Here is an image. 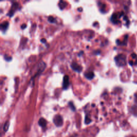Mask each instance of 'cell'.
<instances>
[{"label":"cell","mask_w":137,"mask_h":137,"mask_svg":"<svg viewBox=\"0 0 137 137\" xmlns=\"http://www.w3.org/2000/svg\"><path fill=\"white\" fill-rule=\"evenodd\" d=\"M115 61L118 66H123L126 64V57L123 54H119L115 57Z\"/></svg>","instance_id":"cell-1"},{"label":"cell","mask_w":137,"mask_h":137,"mask_svg":"<svg viewBox=\"0 0 137 137\" xmlns=\"http://www.w3.org/2000/svg\"><path fill=\"white\" fill-rule=\"evenodd\" d=\"M53 122L54 124L57 127L62 126L63 124V119L62 117L60 115H55L53 118Z\"/></svg>","instance_id":"cell-2"},{"label":"cell","mask_w":137,"mask_h":137,"mask_svg":"<svg viewBox=\"0 0 137 137\" xmlns=\"http://www.w3.org/2000/svg\"><path fill=\"white\" fill-rule=\"evenodd\" d=\"M18 8H19V4L17 2H14L12 4L11 8V9L10 10L9 12H8V15L10 17H11L12 16H13L15 12L18 10Z\"/></svg>","instance_id":"cell-3"},{"label":"cell","mask_w":137,"mask_h":137,"mask_svg":"<svg viewBox=\"0 0 137 137\" xmlns=\"http://www.w3.org/2000/svg\"><path fill=\"white\" fill-rule=\"evenodd\" d=\"M71 67L72 69L74 70L75 72H77L78 73H80L82 71L83 68L82 66L78 64L77 63L75 62H72L71 64Z\"/></svg>","instance_id":"cell-4"},{"label":"cell","mask_w":137,"mask_h":137,"mask_svg":"<svg viewBox=\"0 0 137 137\" xmlns=\"http://www.w3.org/2000/svg\"><path fill=\"white\" fill-rule=\"evenodd\" d=\"M70 85V82H69V77L68 75H64L63 78V89L64 90H65L68 88L69 86Z\"/></svg>","instance_id":"cell-5"},{"label":"cell","mask_w":137,"mask_h":137,"mask_svg":"<svg viewBox=\"0 0 137 137\" xmlns=\"http://www.w3.org/2000/svg\"><path fill=\"white\" fill-rule=\"evenodd\" d=\"M46 68V63L43 62H41L40 64H39V65L38 70V72H37V74H36V75H37L38 74H41V72H42L44 70V69H45Z\"/></svg>","instance_id":"cell-6"},{"label":"cell","mask_w":137,"mask_h":137,"mask_svg":"<svg viewBox=\"0 0 137 137\" xmlns=\"http://www.w3.org/2000/svg\"><path fill=\"white\" fill-rule=\"evenodd\" d=\"M85 78L86 79H87L88 80H92L95 77V74H94L93 72H86L84 74Z\"/></svg>","instance_id":"cell-7"},{"label":"cell","mask_w":137,"mask_h":137,"mask_svg":"<svg viewBox=\"0 0 137 137\" xmlns=\"http://www.w3.org/2000/svg\"><path fill=\"white\" fill-rule=\"evenodd\" d=\"M118 15L116 13H114L113 15L111 16V21H112V23L114 24H117L119 23V21H118ZM119 18V17H118Z\"/></svg>","instance_id":"cell-8"},{"label":"cell","mask_w":137,"mask_h":137,"mask_svg":"<svg viewBox=\"0 0 137 137\" xmlns=\"http://www.w3.org/2000/svg\"><path fill=\"white\" fill-rule=\"evenodd\" d=\"M38 123H39V125H40L41 127L44 128V127H46L47 123V121L45 119L43 118H41L39 120Z\"/></svg>","instance_id":"cell-9"},{"label":"cell","mask_w":137,"mask_h":137,"mask_svg":"<svg viewBox=\"0 0 137 137\" xmlns=\"http://www.w3.org/2000/svg\"><path fill=\"white\" fill-rule=\"evenodd\" d=\"M9 26V23L8 21L3 22L2 23L0 24V30L2 31H5L8 29Z\"/></svg>","instance_id":"cell-10"},{"label":"cell","mask_w":137,"mask_h":137,"mask_svg":"<svg viewBox=\"0 0 137 137\" xmlns=\"http://www.w3.org/2000/svg\"><path fill=\"white\" fill-rule=\"evenodd\" d=\"M67 6V3L63 1H60L58 3V7L61 10H63Z\"/></svg>","instance_id":"cell-11"},{"label":"cell","mask_w":137,"mask_h":137,"mask_svg":"<svg viewBox=\"0 0 137 137\" xmlns=\"http://www.w3.org/2000/svg\"><path fill=\"white\" fill-rule=\"evenodd\" d=\"M9 122L8 121H7L5 122V123L4 125V126H3V131L4 132H7L8 129H9Z\"/></svg>","instance_id":"cell-12"},{"label":"cell","mask_w":137,"mask_h":137,"mask_svg":"<svg viewBox=\"0 0 137 137\" xmlns=\"http://www.w3.org/2000/svg\"><path fill=\"white\" fill-rule=\"evenodd\" d=\"M48 21L49 23H56V19L53 17V16H49L48 18Z\"/></svg>","instance_id":"cell-13"},{"label":"cell","mask_w":137,"mask_h":137,"mask_svg":"<svg viewBox=\"0 0 137 137\" xmlns=\"http://www.w3.org/2000/svg\"><path fill=\"white\" fill-rule=\"evenodd\" d=\"M69 105L70 108V109L72 111H75V106L74 105L73 102H69Z\"/></svg>","instance_id":"cell-14"},{"label":"cell","mask_w":137,"mask_h":137,"mask_svg":"<svg viewBox=\"0 0 137 137\" xmlns=\"http://www.w3.org/2000/svg\"><path fill=\"white\" fill-rule=\"evenodd\" d=\"M91 122H92V120L90 118H89V117L87 115H86V117H85V124H88L90 123Z\"/></svg>","instance_id":"cell-15"},{"label":"cell","mask_w":137,"mask_h":137,"mask_svg":"<svg viewBox=\"0 0 137 137\" xmlns=\"http://www.w3.org/2000/svg\"><path fill=\"white\" fill-rule=\"evenodd\" d=\"M4 58L5 60L7 61H10L11 60H12V57L9 56H7V55H5L4 56Z\"/></svg>","instance_id":"cell-16"},{"label":"cell","mask_w":137,"mask_h":137,"mask_svg":"<svg viewBox=\"0 0 137 137\" xmlns=\"http://www.w3.org/2000/svg\"><path fill=\"white\" fill-rule=\"evenodd\" d=\"M131 56H132V58H137V54H135V53H133V54H131Z\"/></svg>","instance_id":"cell-17"},{"label":"cell","mask_w":137,"mask_h":137,"mask_svg":"<svg viewBox=\"0 0 137 137\" xmlns=\"http://www.w3.org/2000/svg\"><path fill=\"white\" fill-rule=\"evenodd\" d=\"M100 53H101V51L100 50H97V51H95L94 52V54H95V55H99V54H100Z\"/></svg>","instance_id":"cell-18"},{"label":"cell","mask_w":137,"mask_h":137,"mask_svg":"<svg viewBox=\"0 0 137 137\" xmlns=\"http://www.w3.org/2000/svg\"><path fill=\"white\" fill-rule=\"evenodd\" d=\"M41 41L42 43H45L46 42V40L45 39H42L41 40Z\"/></svg>","instance_id":"cell-19"},{"label":"cell","mask_w":137,"mask_h":137,"mask_svg":"<svg viewBox=\"0 0 137 137\" xmlns=\"http://www.w3.org/2000/svg\"><path fill=\"white\" fill-rule=\"evenodd\" d=\"M26 24H23V25H21V28L22 29H24L25 28H26Z\"/></svg>","instance_id":"cell-20"},{"label":"cell","mask_w":137,"mask_h":137,"mask_svg":"<svg viewBox=\"0 0 137 137\" xmlns=\"http://www.w3.org/2000/svg\"><path fill=\"white\" fill-rule=\"evenodd\" d=\"M129 64L131 66H132L133 64H134V62H133V61H129Z\"/></svg>","instance_id":"cell-21"},{"label":"cell","mask_w":137,"mask_h":137,"mask_svg":"<svg viewBox=\"0 0 137 137\" xmlns=\"http://www.w3.org/2000/svg\"><path fill=\"white\" fill-rule=\"evenodd\" d=\"M83 53H84V52H83V51H81V52H80V54H79V55H79V56H80L81 55H82V54H83Z\"/></svg>","instance_id":"cell-22"},{"label":"cell","mask_w":137,"mask_h":137,"mask_svg":"<svg viewBox=\"0 0 137 137\" xmlns=\"http://www.w3.org/2000/svg\"><path fill=\"white\" fill-rule=\"evenodd\" d=\"M78 11H82L83 9H82V8H78Z\"/></svg>","instance_id":"cell-23"},{"label":"cell","mask_w":137,"mask_h":137,"mask_svg":"<svg viewBox=\"0 0 137 137\" xmlns=\"http://www.w3.org/2000/svg\"><path fill=\"white\" fill-rule=\"evenodd\" d=\"M135 65H137V60H136V62L135 63Z\"/></svg>","instance_id":"cell-24"},{"label":"cell","mask_w":137,"mask_h":137,"mask_svg":"<svg viewBox=\"0 0 137 137\" xmlns=\"http://www.w3.org/2000/svg\"><path fill=\"white\" fill-rule=\"evenodd\" d=\"M0 137H1V134H0Z\"/></svg>","instance_id":"cell-25"}]
</instances>
